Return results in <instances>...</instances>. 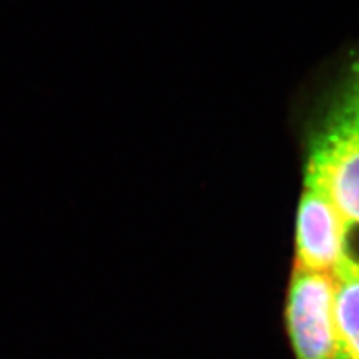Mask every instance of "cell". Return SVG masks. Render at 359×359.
Segmentation results:
<instances>
[{"mask_svg":"<svg viewBox=\"0 0 359 359\" xmlns=\"http://www.w3.org/2000/svg\"><path fill=\"white\" fill-rule=\"evenodd\" d=\"M306 187L327 195L344 220L359 222V54L347 63L313 123Z\"/></svg>","mask_w":359,"mask_h":359,"instance_id":"cell-1","label":"cell"},{"mask_svg":"<svg viewBox=\"0 0 359 359\" xmlns=\"http://www.w3.org/2000/svg\"><path fill=\"white\" fill-rule=\"evenodd\" d=\"M335 277L297 268L287 298V328L298 359H334Z\"/></svg>","mask_w":359,"mask_h":359,"instance_id":"cell-2","label":"cell"},{"mask_svg":"<svg viewBox=\"0 0 359 359\" xmlns=\"http://www.w3.org/2000/svg\"><path fill=\"white\" fill-rule=\"evenodd\" d=\"M344 222L327 195L306 187L297 217L298 266L334 276L340 262Z\"/></svg>","mask_w":359,"mask_h":359,"instance_id":"cell-3","label":"cell"},{"mask_svg":"<svg viewBox=\"0 0 359 359\" xmlns=\"http://www.w3.org/2000/svg\"><path fill=\"white\" fill-rule=\"evenodd\" d=\"M334 359H359V276L335 277Z\"/></svg>","mask_w":359,"mask_h":359,"instance_id":"cell-4","label":"cell"},{"mask_svg":"<svg viewBox=\"0 0 359 359\" xmlns=\"http://www.w3.org/2000/svg\"><path fill=\"white\" fill-rule=\"evenodd\" d=\"M359 276V222H344L340 262L334 277Z\"/></svg>","mask_w":359,"mask_h":359,"instance_id":"cell-5","label":"cell"}]
</instances>
